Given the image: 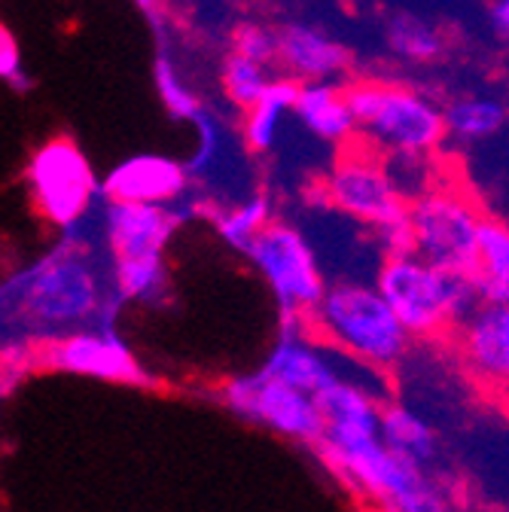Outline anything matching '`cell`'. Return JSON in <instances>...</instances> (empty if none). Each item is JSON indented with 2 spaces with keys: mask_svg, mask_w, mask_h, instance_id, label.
Here are the masks:
<instances>
[{
  "mask_svg": "<svg viewBox=\"0 0 509 512\" xmlns=\"http://www.w3.org/2000/svg\"><path fill=\"white\" fill-rule=\"evenodd\" d=\"M223 397L232 412L281 436H290L305 445H317L324 439V415L314 394H305L281 378H272L263 369L253 375L229 378Z\"/></svg>",
  "mask_w": 509,
  "mask_h": 512,
  "instance_id": "9",
  "label": "cell"
},
{
  "mask_svg": "<svg viewBox=\"0 0 509 512\" xmlns=\"http://www.w3.org/2000/svg\"><path fill=\"white\" fill-rule=\"evenodd\" d=\"M506 122V107L494 98H461L452 101L445 110V125L449 135L461 141H482L497 135Z\"/></svg>",
  "mask_w": 509,
  "mask_h": 512,
  "instance_id": "23",
  "label": "cell"
},
{
  "mask_svg": "<svg viewBox=\"0 0 509 512\" xmlns=\"http://www.w3.org/2000/svg\"><path fill=\"white\" fill-rule=\"evenodd\" d=\"M452 339L470 378L509 409V305L482 302Z\"/></svg>",
  "mask_w": 509,
  "mask_h": 512,
  "instance_id": "11",
  "label": "cell"
},
{
  "mask_svg": "<svg viewBox=\"0 0 509 512\" xmlns=\"http://www.w3.org/2000/svg\"><path fill=\"white\" fill-rule=\"evenodd\" d=\"M31 360L49 372L116 384H147V372L113 327H86L58 339H46L31 348Z\"/></svg>",
  "mask_w": 509,
  "mask_h": 512,
  "instance_id": "10",
  "label": "cell"
},
{
  "mask_svg": "<svg viewBox=\"0 0 509 512\" xmlns=\"http://www.w3.org/2000/svg\"><path fill=\"white\" fill-rule=\"evenodd\" d=\"M308 320L327 345L372 369L400 363L412 339L381 290L360 281H339L327 287L321 305Z\"/></svg>",
  "mask_w": 509,
  "mask_h": 512,
  "instance_id": "3",
  "label": "cell"
},
{
  "mask_svg": "<svg viewBox=\"0 0 509 512\" xmlns=\"http://www.w3.org/2000/svg\"><path fill=\"white\" fill-rule=\"evenodd\" d=\"M357 135L391 156H430L449 135L445 110L397 83L360 80L345 86Z\"/></svg>",
  "mask_w": 509,
  "mask_h": 512,
  "instance_id": "4",
  "label": "cell"
},
{
  "mask_svg": "<svg viewBox=\"0 0 509 512\" xmlns=\"http://www.w3.org/2000/svg\"><path fill=\"white\" fill-rule=\"evenodd\" d=\"M470 281L476 284L482 302L509 305V226L506 223L485 217L470 266Z\"/></svg>",
  "mask_w": 509,
  "mask_h": 512,
  "instance_id": "18",
  "label": "cell"
},
{
  "mask_svg": "<svg viewBox=\"0 0 509 512\" xmlns=\"http://www.w3.org/2000/svg\"><path fill=\"white\" fill-rule=\"evenodd\" d=\"M272 202L269 196H247L244 202H235L223 211L214 214V229L217 235L229 244L238 247L241 253L247 250V244L257 238L269 223H272Z\"/></svg>",
  "mask_w": 509,
  "mask_h": 512,
  "instance_id": "22",
  "label": "cell"
},
{
  "mask_svg": "<svg viewBox=\"0 0 509 512\" xmlns=\"http://www.w3.org/2000/svg\"><path fill=\"white\" fill-rule=\"evenodd\" d=\"M409 220L415 235V253L424 260L470 275L482 211L458 189H424L409 202Z\"/></svg>",
  "mask_w": 509,
  "mask_h": 512,
  "instance_id": "8",
  "label": "cell"
},
{
  "mask_svg": "<svg viewBox=\"0 0 509 512\" xmlns=\"http://www.w3.org/2000/svg\"><path fill=\"white\" fill-rule=\"evenodd\" d=\"M135 4L144 10V13H150V16H156L159 13V7H162V0H135Z\"/></svg>",
  "mask_w": 509,
  "mask_h": 512,
  "instance_id": "30",
  "label": "cell"
},
{
  "mask_svg": "<svg viewBox=\"0 0 509 512\" xmlns=\"http://www.w3.org/2000/svg\"><path fill=\"white\" fill-rule=\"evenodd\" d=\"M153 80H156V92L162 98V107L174 116V119H189L196 122L202 116V101L199 95L193 92V86H189L180 71L174 68L171 58H159L156 68H153Z\"/></svg>",
  "mask_w": 509,
  "mask_h": 512,
  "instance_id": "26",
  "label": "cell"
},
{
  "mask_svg": "<svg viewBox=\"0 0 509 512\" xmlns=\"http://www.w3.org/2000/svg\"><path fill=\"white\" fill-rule=\"evenodd\" d=\"M296 95H299L296 80H290V77L287 80H272L266 95L244 110L241 141H244V147L250 153H269L275 147L284 116L290 110H296Z\"/></svg>",
  "mask_w": 509,
  "mask_h": 512,
  "instance_id": "19",
  "label": "cell"
},
{
  "mask_svg": "<svg viewBox=\"0 0 509 512\" xmlns=\"http://www.w3.org/2000/svg\"><path fill=\"white\" fill-rule=\"evenodd\" d=\"M314 400L324 415V439L321 442L351 448V445L381 439V409L385 406H381L366 388H360V384L339 375L336 381L327 384V388L317 391Z\"/></svg>",
  "mask_w": 509,
  "mask_h": 512,
  "instance_id": "14",
  "label": "cell"
},
{
  "mask_svg": "<svg viewBox=\"0 0 509 512\" xmlns=\"http://www.w3.org/2000/svg\"><path fill=\"white\" fill-rule=\"evenodd\" d=\"M110 278L119 299L129 302H156L168 284V266L162 256H129V260H110Z\"/></svg>",
  "mask_w": 509,
  "mask_h": 512,
  "instance_id": "20",
  "label": "cell"
},
{
  "mask_svg": "<svg viewBox=\"0 0 509 512\" xmlns=\"http://www.w3.org/2000/svg\"><path fill=\"white\" fill-rule=\"evenodd\" d=\"M183 214L174 205L144 202H107L101 217V235L110 260L129 256H162L180 229Z\"/></svg>",
  "mask_w": 509,
  "mask_h": 512,
  "instance_id": "12",
  "label": "cell"
},
{
  "mask_svg": "<svg viewBox=\"0 0 509 512\" xmlns=\"http://www.w3.org/2000/svg\"><path fill=\"white\" fill-rule=\"evenodd\" d=\"M375 287L391 302L409 336L418 339L455 336V330L482 305L470 275L442 269L418 253L385 256Z\"/></svg>",
  "mask_w": 509,
  "mask_h": 512,
  "instance_id": "2",
  "label": "cell"
},
{
  "mask_svg": "<svg viewBox=\"0 0 509 512\" xmlns=\"http://www.w3.org/2000/svg\"><path fill=\"white\" fill-rule=\"evenodd\" d=\"M278 64L296 83L336 80L348 68V49L311 25H287L278 31Z\"/></svg>",
  "mask_w": 509,
  "mask_h": 512,
  "instance_id": "15",
  "label": "cell"
},
{
  "mask_svg": "<svg viewBox=\"0 0 509 512\" xmlns=\"http://www.w3.org/2000/svg\"><path fill=\"white\" fill-rule=\"evenodd\" d=\"M110 272L80 238L61 241L4 281L7 348H34L86 327H110L116 308Z\"/></svg>",
  "mask_w": 509,
  "mask_h": 512,
  "instance_id": "1",
  "label": "cell"
},
{
  "mask_svg": "<svg viewBox=\"0 0 509 512\" xmlns=\"http://www.w3.org/2000/svg\"><path fill=\"white\" fill-rule=\"evenodd\" d=\"M232 52L247 55L253 61L275 64L278 61V31L260 28V25H241L232 34Z\"/></svg>",
  "mask_w": 509,
  "mask_h": 512,
  "instance_id": "27",
  "label": "cell"
},
{
  "mask_svg": "<svg viewBox=\"0 0 509 512\" xmlns=\"http://www.w3.org/2000/svg\"><path fill=\"white\" fill-rule=\"evenodd\" d=\"M327 199L336 211L369 229L409 217L406 192L385 162V153L369 141H363V147H354L351 141L345 144L327 177Z\"/></svg>",
  "mask_w": 509,
  "mask_h": 512,
  "instance_id": "7",
  "label": "cell"
},
{
  "mask_svg": "<svg viewBox=\"0 0 509 512\" xmlns=\"http://www.w3.org/2000/svg\"><path fill=\"white\" fill-rule=\"evenodd\" d=\"M381 442L394 452L424 464L436 455V436L424 418L409 412L406 406H385L381 409Z\"/></svg>",
  "mask_w": 509,
  "mask_h": 512,
  "instance_id": "21",
  "label": "cell"
},
{
  "mask_svg": "<svg viewBox=\"0 0 509 512\" xmlns=\"http://www.w3.org/2000/svg\"><path fill=\"white\" fill-rule=\"evenodd\" d=\"M269 68H272V64H263V61H253L247 55L229 52V58L223 61V74H220L226 98L241 110H247L250 104H257L266 95V89L272 86V80H275L269 74Z\"/></svg>",
  "mask_w": 509,
  "mask_h": 512,
  "instance_id": "24",
  "label": "cell"
},
{
  "mask_svg": "<svg viewBox=\"0 0 509 512\" xmlns=\"http://www.w3.org/2000/svg\"><path fill=\"white\" fill-rule=\"evenodd\" d=\"M372 512H391V509H385V506H378V509H372Z\"/></svg>",
  "mask_w": 509,
  "mask_h": 512,
  "instance_id": "31",
  "label": "cell"
},
{
  "mask_svg": "<svg viewBox=\"0 0 509 512\" xmlns=\"http://www.w3.org/2000/svg\"><path fill=\"white\" fill-rule=\"evenodd\" d=\"M388 46H391L394 55H400L403 61H412V64H427V61L442 55L439 31L430 22L412 16V13H400V16L391 19Z\"/></svg>",
  "mask_w": 509,
  "mask_h": 512,
  "instance_id": "25",
  "label": "cell"
},
{
  "mask_svg": "<svg viewBox=\"0 0 509 512\" xmlns=\"http://www.w3.org/2000/svg\"><path fill=\"white\" fill-rule=\"evenodd\" d=\"M250 266L260 272L284 317H311L327 293V281L308 238L281 220H272L244 250Z\"/></svg>",
  "mask_w": 509,
  "mask_h": 512,
  "instance_id": "6",
  "label": "cell"
},
{
  "mask_svg": "<svg viewBox=\"0 0 509 512\" xmlns=\"http://www.w3.org/2000/svg\"><path fill=\"white\" fill-rule=\"evenodd\" d=\"M0 77H4L16 89L28 86L25 64H22V49H19V40L13 37L10 28H0Z\"/></svg>",
  "mask_w": 509,
  "mask_h": 512,
  "instance_id": "28",
  "label": "cell"
},
{
  "mask_svg": "<svg viewBox=\"0 0 509 512\" xmlns=\"http://www.w3.org/2000/svg\"><path fill=\"white\" fill-rule=\"evenodd\" d=\"M299 317H287V327H284V336L278 339V345L269 351L266 363H263V372L272 375V378H281L293 388L305 391V394H317L321 388H327L330 381L339 378L330 354L311 342L299 324Z\"/></svg>",
  "mask_w": 509,
  "mask_h": 512,
  "instance_id": "16",
  "label": "cell"
},
{
  "mask_svg": "<svg viewBox=\"0 0 509 512\" xmlns=\"http://www.w3.org/2000/svg\"><path fill=\"white\" fill-rule=\"evenodd\" d=\"M25 186L37 217L61 232L77 229L101 192V180L86 150L65 135L43 141L31 153L25 165Z\"/></svg>",
  "mask_w": 509,
  "mask_h": 512,
  "instance_id": "5",
  "label": "cell"
},
{
  "mask_svg": "<svg viewBox=\"0 0 509 512\" xmlns=\"http://www.w3.org/2000/svg\"><path fill=\"white\" fill-rule=\"evenodd\" d=\"M193 180L189 168L162 153H135L119 159L101 180L107 202H144V205H177Z\"/></svg>",
  "mask_w": 509,
  "mask_h": 512,
  "instance_id": "13",
  "label": "cell"
},
{
  "mask_svg": "<svg viewBox=\"0 0 509 512\" xmlns=\"http://www.w3.org/2000/svg\"><path fill=\"white\" fill-rule=\"evenodd\" d=\"M491 28L497 37L509 40V0H494L491 7Z\"/></svg>",
  "mask_w": 509,
  "mask_h": 512,
  "instance_id": "29",
  "label": "cell"
},
{
  "mask_svg": "<svg viewBox=\"0 0 509 512\" xmlns=\"http://www.w3.org/2000/svg\"><path fill=\"white\" fill-rule=\"evenodd\" d=\"M299 122L308 128L314 138L330 144H348L357 135V122L348 104V95L333 80L317 83H299L296 110Z\"/></svg>",
  "mask_w": 509,
  "mask_h": 512,
  "instance_id": "17",
  "label": "cell"
}]
</instances>
